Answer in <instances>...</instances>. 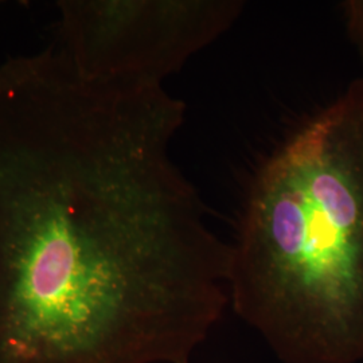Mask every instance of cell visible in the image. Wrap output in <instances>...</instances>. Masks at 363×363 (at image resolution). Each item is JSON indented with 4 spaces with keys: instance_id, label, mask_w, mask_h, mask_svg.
Returning a JSON list of instances; mask_svg holds the SVG:
<instances>
[{
    "instance_id": "cell-1",
    "label": "cell",
    "mask_w": 363,
    "mask_h": 363,
    "mask_svg": "<svg viewBox=\"0 0 363 363\" xmlns=\"http://www.w3.org/2000/svg\"><path fill=\"white\" fill-rule=\"evenodd\" d=\"M186 105L0 65V363H190L230 304V244L171 157Z\"/></svg>"
},
{
    "instance_id": "cell-2",
    "label": "cell",
    "mask_w": 363,
    "mask_h": 363,
    "mask_svg": "<svg viewBox=\"0 0 363 363\" xmlns=\"http://www.w3.org/2000/svg\"><path fill=\"white\" fill-rule=\"evenodd\" d=\"M230 250V306L280 362L363 361V77L262 163Z\"/></svg>"
},
{
    "instance_id": "cell-3",
    "label": "cell",
    "mask_w": 363,
    "mask_h": 363,
    "mask_svg": "<svg viewBox=\"0 0 363 363\" xmlns=\"http://www.w3.org/2000/svg\"><path fill=\"white\" fill-rule=\"evenodd\" d=\"M58 42L79 77L163 85L233 26L240 0H61Z\"/></svg>"
},
{
    "instance_id": "cell-4",
    "label": "cell",
    "mask_w": 363,
    "mask_h": 363,
    "mask_svg": "<svg viewBox=\"0 0 363 363\" xmlns=\"http://www.w3.org/2000/svg\"><path fill=\"white\" fill-rule=\"evenodd\" d=\"M347 31L363 57V0H349L343 4Z\"/></svg>"
}]
</instances>
